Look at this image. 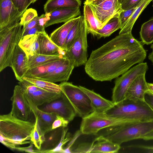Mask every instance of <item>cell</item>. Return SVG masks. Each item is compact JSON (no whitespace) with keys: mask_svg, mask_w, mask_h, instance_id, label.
I'll list each match as a JSON object with an SVG mask.
<instances>
[{"mask_svg":"<svg viewBox=\"0 0 153 153\" xmlns=\"http://www.w3.org/2000/svg\"><path fill=\"white\" fill-rule=\"evenodd\" d=\"M146 55L141 42L131 33L120 34L92 51L85 70L96 81H111L143 62Z\"/></svg>","mask_w":153,"mask_h":153,"instance_id":"cell-1","label":"cell"},{"mask_svg":"<svg viewBox=\"0 0 153 153\" xmlns=\"http://www.w3.org/2000/svg\"><path fill=\"white\" fill-rule=\"evenodd\" d=\"M35 125L16 118L10 113L1 115L0 141L12 149L19 145L30 143Z\"/></svg>","mask_w":153,"mask_h":153,"instance_id":"cell-2","label":"cell"},{"mask_svg":"<svg viewBox=\"0 0 153 153\" xmlns=\"http://www.w3.org/2000/svg\"><path fill=\"white\" fill-rule=\"evenodd\" d=\"M104 113L123 119L129 124L153 120V111L144 100L126 99Z\"/></svg>","mask_w":153,"mask_h":153,"instance_id":"cell-3","label":"cell"},{"mask_svg":"<svg viewBox=\"0 0 153 153\" xmlns=\"http://www.w3.org/2000/svg\"><path fill=\"white\" fill-rule=\"evenodd\" d=\"M100 135L120 145L122 143L141 139L153 130V120L117 125L104 128Z\"/></svg>","mask_w":153,"mask_h":153,"instance_id":"cell-4","label":"cell"},{"mask_svg":"<svg viewBox=\"0 0 153 153\" xmlns=\"http://www.w3.org/2000/svg\"><path fill=\"white\" fill-rule=\"evenodd\" d=\"M22 26L19 22L0 31V72L10 67L16 46L22 37Z\"/></svg>","mask_w":153,"mask_h":153,"instance_id":"cell-5","label":"cell"},{"mask_svg":"<svg viewBox=\"0 0 153 153\" xmlns=\"http://www.w3.org/2000/svg\"><path fill=\"white\" fill-rule=\"evenodd\" d=\"M59 85L77 116L83 118L94 111L89 97L79 86L67 81L62 82Z\"/></svg>","mask_w":153,"mask_h":153,"instance_id":"cell-6","label":"cell"},{"mask_svg":"<svg viewBox=\"0 0 153 153\" xmlns=\"http://www.w3.org/2000/svg\"><path fill=\"white\" fill-rule=\"evenodd\" d=\"M131 124L122 119L94 111L82 118L80 131L84 134H97L102 129L114 126Z\"/></svg>","mask_w":153,"mask_h":153,"instance_id":"cell-7","label":"cell"},{"mask_svg":"<svg viewBox=\"0 0 153 153\" xmlns=\"http://www.w3.org/2000/svg\"><path fill=\"white\" fill-rule=\"evenodd\" d=\"M148 69L147 63L143 62L130 68L121 76L117 78L112 90V102L116 104L125 99L127 90L133 81L139 75L146 73Z\"/></svg>","mask_w":153,"mask_h":153,"instance_id":"cell-8","label":"cell"},{"mask_svg":"<svg viewBox=\"0 0 153 153\" xmlns=\"http://www.w3.org/2000/svg\"><path fill=\"white\" fill-rule=\"evenodd\" d=\"M66 127H61L46 133L45 140L37 153H64L63 146L71 138Z\"/></svg>","mask_w":153,"mask_h":153,"instance_id":"cell-9","label":"cell"},{"mask_svg":"<svg viewBox=\"0 0 153 153\" xmlns=\"http://www.w3.org/2000/svg\"><path fill=\"white\" fill-rule=\"evenodd\" d=\"M87 34L84 20L79 36L68 49L64 51L65 56L74 64L75 67L85 65L87 61Z\"/></svg>","mask_w":153,"mask_h":153,"instance_id":"cell-10","label":"cell"},{"mask_svg":"<svg viewBox=\"0 0 153 153\" xmlns=\"http://www.w3.org/2000/svg\"><path fill=\"white\" fill-rule=\"evenodd\" d=\"M88 3L103 27L111 19L119 16L123 10L118 0H100Z\"/></svg>","mask_w":153,"mask_h":153,"instance_id":"cell-11","label":"cell"},{"mask_svg":"<svg viewBox=\"0 0 153 153\" xmlns=\"http://www.w3.org/2000/svg\"><path fill=\"white\" fill-rule=\"evenodd\" d=\"M120 145L99 135L92 142L80 143L72 147L71 153H118Z\"/></svg>","mask_w":153,"mask_h":153,"instance_id":"cell-12","label":"cell"},{"mask_svg":"<svg viewBox=\"0 0 153 153\" xmlns=\"http://www.w3.org/2000/svg\"><path fill=\"white\" fill-rule=\"evenodd\" d=\"M38 107L45 112L55 113L69 122L72 121L76 115L70 101L62 92L58 98Z\"/></svg>","mask_w":153,"mask_h":153,"instance_id":"cell-13","label":"cell"},{"mask_svg":"<svg viewBox=\"0 0 153 153\" xmlns=\"http://www.w3.org/2000/svg\"><path fill=\"white\" fill-rule=\"evenodd\" d=\"M10 100L12 103L10 113L16 118L27 121L32 112L26 99L23 90L19 85L15 86Z\"/></svg>","mask_w":153,"mask_h":153,"instance_id":"cell-14","label":"cell"},{"mask_svg":"<svg viewBox=\"0 0 153 153\" xmlns=\"http://www.w3.org/2000/svg\"><path fill=\"white\" fill-rule=\"evenodd\" d=\"M23 13L18 10L11 0H0V31L19 23Z\"/></svg>","mask_w":153,"mask_h":153,"instance_id":"cell-15","label":"cell"},{"mask_svg":"<svg viewBox=\"0 0 153 153\" xmlns=\"http://www.w3.org/2000/svg\"><path fill=\"white\" fill-rule=\"evenodd\" d=\"M32 113L34 114L35 121L42 134L45 135L48 131L52 130L53 123L57 117L54 113H48L44 112L26 100Z\"/></svg>","mask_w":153,"mask_h":153,"instance_id":"cell-16","label":"cell"},{"mask_svg":"<svg viewBox=\"0 0 153 153\" xmlns=\"http://www.w3.org/2000/svg\"><path fill=\"white\" fill-rule=\"evenodd\" d=\"M10 67L16 79L19 82L23 80L25 74L29 69L27 66V57L25 53L17 45L11 61Z\"/></svg>","mask_w":153,"mask_h":153,"instance_id":"cell-17","label":"cell"},{"mask_svg":"<svg viewBox=\"0 0 153 153\" xmlns=\"http://www.w3.org/2000/svg\"><path fill=\"white\" fill-rule=\"evenodd\" d=\"M79 8L65 7L57 9L50 13V19L45 24V28L59 23L67 22L81 15Z\"/></svg>","mask_w":153,"mask_h":153,"instance_id":"cell-18","label":"cell"},{"mask_svg":"<svg viewBox=\"0 0 153 153\" xmlns=\"http://www.w3.org/2000/svg\"><path fill=\"white\" fill-rule=\"evenodd\" d=\"M74 67V64L67 59L53 71L38 79L53 83L67 81Z\"/></svg>","mask_w":153,"mask_h":153,"instance_id":"cell-19","label":"cell"},{"mask_svg":"<svg viewBox=\"0 0 153 153\" xmlns=\"http://www.w3.org/2000/svg\"><path fill=\"white\" fill-rule=\"evenodd\" d=\"M146 74L139 75L133 81L127 90L126 99L144 100L145 93L149 90Z\"/></svg>","mask_w":153,"mask_h":153,"instance_id":"cell-20","label":"cell"},{"mask_svg":"<svg viewBox=\"0 0 153 153\" xmlns=\"http://www.w3.org/2000/svg\"><path fill=\"white\" fill-rule=\"evenodd\" d=\"M62 93H53L39 88L30 93H24L26 99L35 106L38 107L59 97Z\"/></svg>","mask_w":153,"mask_h":153,"instance_id":"cell-21","label":"cell"},{"mask_svg":"<svg viewBox=\"0 0 153 153\" xmlns=\"http://www.w3.org/2000/svg\"><path fill=\"white\" fill-rule=\"evenodd\" d=\"M79 86L89 97L94 111L104 113L115 105L112 101L105 99L94 91L81 86Z\"/></svg>","mask_w":153,"mask_h":153,"instance_id":"cell-22","label":"cell"},{"mask_svg":"<svg viewBox=\"0 0 153 153\" xmlns=\"http://www.w3.org/2000/svg\"><path fill=\"white\" fill-rule=\"evenodd\" d=\"M67 59L65 56L54 61L29 69L24 76L38 79L53 71Z\"/></svg>","mask_w":153,"mask_h":153,"instance_id":"cell-23","label":"cell"},{"mask_svg":"<svg viewBox=\"0 0 153 153\" xmlns=\"http://www.w3.org/2000/svg\"><path fill=\"white\" fill-rule=\"evenodd\" d=\"M38 39L39 46V54H64V51L52 41L45 31L38 33Z\"/></svg>","mask_w":153,"mask_h":153,"instance_id":"cell-24","label":"cell"},{"mask_svg":"<svg viewBox=\"0 0 153 153\" xmlns=\"http://www.w3.org/2000/svg\"><path fill=\"white\" fill-rule=\"evenodd\" d=\"M79 18V16L64 23L54 30L49 36L52 41L62 49L70 31Z\"/></svg>","mask_w":153,"mask_h":153,"instance_id":"cell-25","label":"cell"},{"mask_svg":"<svg viewBox=\"0 0 153 153\" xmlns=\"http://www.w3.org/2000/svg\"><path fill=\"white\" fill-rule=\"evenodd\" d=\"M83 17L88 33L94 36L97 31L103 26L96 17L91 7L85 1L84 3Z\"/></svg>","mask_w":153,"mask_h":153,"instance_id":"cell-26","label":"cell"},{"mask_svg":"<svg viewBox=\"0 0 153 153\" xmlns=\"http://www.w3.org/2000/svg\"><path fill=\"white\" fill-rule=\"evenodd\" d=\"M18 45L25 53L27 57L39 53L38 33L22 37Z\"/></svg>","mask_w":153,"mask_h":153,"instance_id":"cell-27","label":"cell"},{"mask_svg":"<svg viewBox=\"0 0 153 153\" xmlns=\"http://www.w3.org/2000/svg\"><path fill=\"white\" fill-rule=\"evenodd\" d=\"M65 56L64 55L58 54L45 55L37 53L27 56V66L29 69L51 62Z\"/></svg>","mask_w":153,"mask_h":153,"instance_id":"cell-28","label":"cell"},{"mask_svg":"<svg viewBox=\"0 0 153 153\" xmlns=\"http://www.w3.org/2000/svg\"><path fill=\"white\" fill-rule=\"evenodd\" d=\"M81 3L80 0H48L44 5V11L48 13L62 7L80 8Z\"/></svg>","mask_w":153,"mask_h":153,"instance_id":"cell-29","label":"cell"},{"mask_svg":"<svg viewBox=\"0 0 153 153\" xmlns=\"http://www.w3.org/2000/svg\"><path fill=\"white\" fill-rule=\"evenodd\" d=\"M119 16H116L111 19L101 29L97 31L94 36L97 39L107 37L120 29L121 24Z\"/></svg>","mask_w":153,"mask_h":153,"instance_id":"cell-30","label":"cell"},{"mask_svg":"<svg viewBox=\"0 0 153 153\" xmlns=\"http://www.w3.org/2000/svg\"><path fill=\"white\" fill-rule=\"evenodd\" d=\"M153 0H143L128 19L124 26L120 29L119 34L131 33L133 27L138 18L143 10Z\"/></svg>","mask_w":153,"mask_h":153,"instance_id":"cell-31","label":"cell"},{"mask_svg":"<svg viewBox=\"0 0 153 153\" xmlns=\"http://www.w3.org/2000/svg\"><path fill=\"white\" fill-rule=\"evenodd\" d=\"M79 18L70 31L63 46L62 49L66 51L73 44L79 36L84 20L83 16H79Z\"/></svg>","mask_w":153,"mask_h":153,"instance_id":"cell-32","label":"cell"},{"mask_svg":"<svg viewBox=\"0 0 153 153\" xmlns=\"http://www.w3.org/2000/svg\"><path fill=\"white\" fill-rule=\"evenodd\" d=\"M23 79L27 81L37 87L50 92L59 93L61 90L59 85L47 81L34 78L24 77Z\"/></svg>","mask_w":153,"mask_h":153,"instance_id":"cell-33","label":"cell"},{"mask_svg":"<svg viewBox=\"0 0 153 153\" xmlns=\"http://www.w3.org/2000/svg\"><path fill=\"white\" fill-rule=\"evenodd\" d=\"M140 35L143 44L149 45L153 43V18L142 25Z\"/></svg>","mask_w":153,"mask_h":153,"instance_id":"cell-34","label":"cell"},{"mask_svg":"<svg viewBox=\"0 0 153 153\" xmlns=\"http://www.w3.org/2000/svg\"><path fill=\"white\" fill-rule=\"evenodd\" d=\"M35 126L31 136V142L36 148L39 150L45 140L44 136L43 135L37 126L36 122L35 123Z\"/></svg>","mask_w":153,"mask_h":153,"instance_id":"cell-35","label":"cell"},{"mask_svg":"<svg viewBox=\"0 0 153 153\" xmlns=\"http://www.w3.org/2000/svg\"><path fill=\"white\" fill-rule=\"evenodd\" d=\"M37 16V13L36 10L32 8L27 9L23 13L19 23L23 26Z\"/></svg>","mask_w":153,"mask_h":153,"instance_id":"cell-36","label":"cell"},{"mask_svg":"<svg viewBox=\"0 0 153 153\" xmlns=\"http://www.w3.org/2000/svg\"><path fill=\"white\" fill-rule=\"evenodd\" d=\"M127 151H136L138 152L153 153V146L131 145L126 147Z\"/></svg>","mask_w":153,"mask_h":153,"instance_id":"cell-37","label":"cell"},{"mask_svg":"<svg viewBox=\"0 0 153 153\" xmlns=\"http://www.w3.org/2000/svg\"><path fill=\"white\" fill-rule=\"evenodd\" d=\"M137 8L123 10L120 13L119 17L121 24L120 29L124 26Z\"/></svg>","mask_w":153,"mask_h":153,"instance_id":"cell-38","label":"cell"},{"mask_svg":"<svg viewBox=\"0 0 153 153\" xmlns=\"http://www.w3.org/2000/svg\"><path fill=\"white\" fill-rule=\"evenodd\" d=\"M15 7L20 12L24 13L32 3L31 0H11Z\"/></svg>","mask_w":153,"mask_h":153,"instance_id":"cell-39","label":"cell"},{"mask_svg":"<svg viewBox=\"0 0 153 153\" xmlns=\"http://www.w3.org/2000/svg\"><path fill=\"white\" fill-rule=\"evenodd\" d=\"M143 0H122L121 3V9L123 10L133 8H136Z\"/></svg>","mask_w":153,"mask_h":153,"instance_id":"cell-40","label":"cell"},{"mask_svg":"<svg viewBox=\"0 0 153 153\" xmlns=\"http://www.w3.org/2000/svg\"><path fill=\"white\" fill-rule=\"evenodd\" d=\"M69 122L64 118L57 115L56 118L52 124V129L61 127H66Z\"/></svg>","mask_w":153,"mask_h":153,"instance_id":"cell-41","label":"cell"},{"mask_svg":"<svg viewBox=\"0 0 153 153\" xmlns=\"http://www.w3.org/2000/svg\"><path fill=\"white\" fill-rule=\"evenodd\" d=\"M45 31V27L37 23L35 26L23 34L22 37L27 35L34 34Z\"/></svg>","mask_w":153,"mask_h":153,"instance_id":"cell-42","label":"cell"},{"mask_svg":"<svg viewBox=\"0 0 153 153\" xmlns=\"http://www.w3.org/2000/svg\"><path fill=\"white\" fill-rule=\"evenodd\" d=\"M39 18V16H37L36 17L26 25L23 26L22 28V36L37 24Z\"/></svg>","mask_w":153,"mask_h":153,"instance_id":"cell-43","label":"cell"},{"mask_svg":"<svg viewBox=\"0 0 153 153\" xmlns=\"http://www.w3.org/2000/svg\"><path fill=\"white\" fill-rule=\"evenodd\" d=\"M144 100L153 111V93L149 91L145 93Z\"/></svg>","mask_w":153,"mask_h":153,"instance_id":"cell-44","label":"cell"},{"mask_svg":"<svg viewBox=\"0 0 153 153\" xmlns=\"http://www.w3.org/2000/svg\"><path fill=\"white\" fill-rule=\"evenodd\" d=\"M33 145H34L31 142L28 146L21 147L17 146L14 149L21 152L30 153H37L36 151L37 149L36 150L33 149Z\"/></svg>","mask_w":153,"mask_h":153,"instance_id":"cell-45","label":"cell"},{"mask_svg":"<svg viewBox=\"0 0 153 153\" xmlns=\"http://www.w3.org/2000/svg\"><path fill=\"white\" fill-rule=\"evenodd\" d=\"M50 13L42 14L39 16L38 23L40 25L45 27L46 22L50 19Z\"/></svg>","mask_w":153,"mask_h":153,"instance_id":"cell-46","label":"cell"},{"mask_svg":"<svg viewBox=\"0 0 153 153\" xmlns=\"http://www.w3.org/2000/svg\"><path fill=\"white\" fill-rule=\"evenodd\" d=\"M145 140H153V130L144 136L142 139Z\"/></svg>","mask_w":153,"mask_h":153,"instance_id":"cell-47","label":"cell"},{"mask_svg":"<svg viewBox=\"0 0 153 153\" xmlns=\"http://www.w3.org/2000/svg\"><path fill=\"white\" fill-rule=\"evenodd\" d=\"M150 48L152 49V51L149 54L148 58L153 65V43L151 45Z\"/></svg>","mask_w":153,"mask_h":153,"instance_id":"cell-48","label":"cell"},{"mask_svg":"<svg viewBox=\"0 0 153 153\" xmlns=\"http://www.w3.org/2000/svg\"><path fill=\"white\" fill-rule=\"evenodd\" d=\"M149 91L153 93V83L147 82Z\"/></svg>","mask_w":153,"mask_h":153,"instance_id":"cell-49","label":"cell"},{"mask_svg":"<svg viewBox=\"0 0 153 153\" xmlns=\"http://www.w3.org/2000/svg\"><path fill=\"white\" fill-rule=\"evenodd\" d=\"M100 0H85V1H86L88 3H89L91 2L96 1H99Z\"/></svg>","mask_w":153,"mask_h":153,"instance_id":"cell-50","label":"cell"},{"mask_svg":"<svg viewBox=\"0 0 153 153\" xmlns=\"http://www.w3.org/2000/svg\"><path fill=\"white\" fill-rule=\"evenodd\" d=\"M31 1L32 2V3H34L37 0H31Z\"/></svg>","mask_w":153,"mask_h":153,"instance_id":"cell-51","label":"cell"},{"mask_svg":"<svg viewBox=\"0 0 153 153\" xmlns=\"http://www.w3.org/2000/svg\"><path fill=\"white\" fill-rule=\"evenodd\" d=\"M122 0H118V2L119 3H120L121 4V1H122Z\"/></svg>","mask_w":153,"mask_h":153,"instance_id":"cell-52","label":"cell"},{"mask_svg":"<svg viewBox=\"0 0 153 153\" xmlns=\"http://www.w3.org/2000/svg\"><path fill=\"white\" fill-rule=\"evenodd\" d=\"M152 1V2H153L152 6L153 7V1Z\"/></svg>","mask_w":153,"mask_h":153,"instance_id":"cell-53","label":"cell"}]
</instances>
